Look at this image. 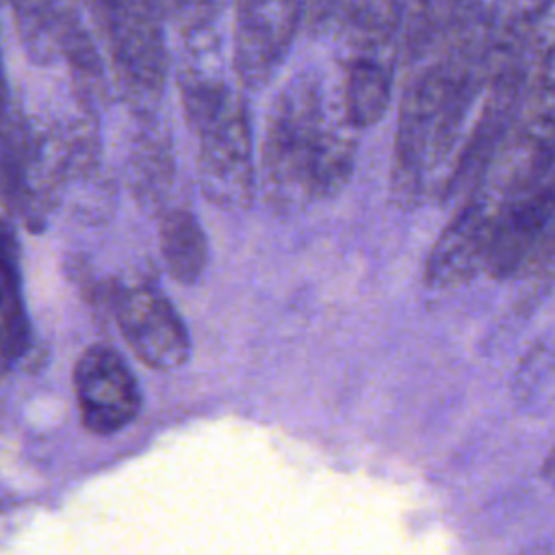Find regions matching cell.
Here are the masks:
<instances>
[{
    "instance_id": "cell-1",
    "label": "cell",
    "mask_w": 555,
    "mask_h": 555,
    "mask_svg": "<svg viewBox=\"0 0 555 555\" xmlns=\"http://www.w3.org/2000/svg\"><path fill=\"white\" fill-rule=\"evenodd\" d=\"M499 7L483 4L479 15L434 61L410 76L399 106L390 189L399 204L421 199L468 134V117L490 80V41ZM464 143V141H462Z\"/></svg>"
},
{
    "instance_id": "cell-2",
    "label": "cell",
    "mask_w": 555,
    "mask_h": 555,
    "mask_svg": "<svg viewBox=\"0 0 555 555\" xmlns=\"http://www.w3.org/2000/svg\"><path fill=\"white\" fill-rule=\"evenodd\" d=\"M358 128L343 87L319 69L293 76L275 95L262 139V189L273 208L291 210L338 193L353 169Z\"/></svg>"
},
{
    "instance_id": "cell-3",
    "label": "cell",
    "mask_w": 555,
    "mask_h": 555,
    "mask_svg": "<svg viewBox=\"0 0 555 555\" xmlns=\"http://www.w3.org/2000/svg\"><path fill=\"white\" fill-rule=\"evenodd\" d=\"M189 130L197 139V178L206 199L219 208H247L254 197V152L247 108L228 89L189 111Z\"/></svg>"
},
{
    "instance_id": "cell-4",
    "label": "cell",
    "mask_w": 555,
    "mask_h": 555,
    "mask_svg": "<svg viewBox=\"0 0 555 555\" xmlns=\"http://www.w3.org/2000/svg\"><path fill=\"white\" fill-rule=\"evenodd\" d=\"M91 11L104 35L124 100L139 115H152L167 76V48L160 26L163 4L95 2Z\"/></svg>"
},
{
    "instance_id": "cell-5",
    "label": "cell",
    "mask_w": 555,
    "mask_h": 555,
    "mask_svg": "<svg viewBox=\"0 0 555 555\" xmlns=\"http://www.w3.org/2000/svg\"><path fill=\"white\" fill-rule=\"evenodd\" d=\"M76 408L93 434H115L141 412V388L126 360L111 345H89L72 371Z\"/></svg>"
},
{
    "instance_id": "cell-6",
    "label": "cell",
    "mask_w": 555,
    "mask_h": 555,
    "mask_svg": "<svg viewBox=\"0 0 555 555\" xmlns=\"http://www.w3.org/2000/svg\"><path fill=\"white\" fill-rule=\"evenodd\" d=\"M113 317L121 338L145 366L173 371L186 362L189 332L158 288L150 284L121 286L113 297Z\"/></svg>"
},
{
    "instance_id": "cell-7",
    "label": "cell",
    "mask_w": 555,
    "mask_h": 555,
    "mask_svg": "<svg viewBox=\"0 0 555 555\" xmlns=\"http://www.w3.org/2000/svg\"><path fill=\"white\" fill-rule=\"evenodd\" d=\"M299 2H238L234 9L232 65L241 87L262 89L286 59L299 24Z\"/></svg>"
},
{
    "instance_id": "cell-8",
    "label": "cell",
    "mask_w": 555,
    "mask_h": 555,
    "mask_svg": "<svg viewBox=\"0 0 555 555\" xmlns=\"http://www.w3.org/2000/svg\"><path fill=\"white\" fill-rule=\"evenodd\" d=\"M499 210L494 202L481 193H470L464 204L436 238L427 264L425 282L431 288H451L468 282L479 271H486Z\"/></svg>"
},
{
    "instance_id": "cell-9",
    "label": "cell",
    "mask_w": 555,
    "mask_h": 555,
    "mask_svg": "<svg viewBox=\"0 0 555 555\" xmlns=\"http://www.w3.org/2000/svg\"><path fill=\"white\" fill-rule=\"evenodd\" d=\"M13 20L26 54L35 63L65 59L74 78H91L102 72L98 50L72 4L63 2H17Z\"/></svg>"
},
{
    "instance_id": "cell-10",
    "label": "cell",
    "mask_w": 555,
    "mask_h": 555,
    "mask_svg": "<svg viewBox=\"0 0 555 555\" xmlns=\"http://www.w3.org/2000/svg\"><path fill=\"white\" fill-rule=\"evenodd\" d=\"M173 171L176 165L169 132L147 115V121L134 137L128 154V184L134 199L145 208L160 206L171 186Z\"/></svg>"
},
{
    "instance_id": "cell-11",
    "label": "cell",
    "mask_w": 555,
    "mask_h": 555,
    "mask_svg": "<svg viewBox=\"0 0 555 555\" xmlns=\"http://www.w3.org/2000/svg\"><path fill=\"white\" fill-rule=\"evenodd\" d=\"M158 241L167 273L184 286L195 284L208 262V238L197 217L186 208H165Z\"/></svg>"
},
{
    "instance_id": "cell-12",
    "label": "cell",
    "mask_w": 555,
    "mask_h": 555,
    "mask_svg": "<svg viewBox=\"0 0 555 555\" xmlns=\"http://www.w3.org/2000/svg\"><path fill=\"white\" fill-rule=\"evenodd\" d=\"M4 299H2V364L4 371L17 360L26 347H28V323L20 297V275H17V262L13 256V236L11 230H4Z\"/></svg>"
},
{
    "instance_id": "cell-13",
    "label": "cell",
    "mask_w": 555,
    "mask_h": 555,
    "mask_svg": "<svg viewBox=\"0 0 555 555\" xmlns=\"http://www.w3.org/2000/svg\"><path fill=\"white\" fill-rule=\"evenodd\" d=\"M516 278H531V280H555V215L546 225L540 243L525 260Z\"/></svg>"
},
{
    "instance_id": "cell-14",
    "label": "cell",
    "mask_w": 555,
    "mask_h": 555,
    "mask_svg": "<svg viewBox=\"0 0 555 555\" xmlns=\"http://www.w3.org/2000/svg\"><path fill=\"white\" fill-rule=\"evenodd\" d=\"M542 479L555 488V449L542 462Z\"/></svg>"
}]
</instances>
